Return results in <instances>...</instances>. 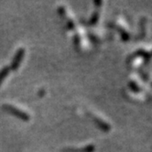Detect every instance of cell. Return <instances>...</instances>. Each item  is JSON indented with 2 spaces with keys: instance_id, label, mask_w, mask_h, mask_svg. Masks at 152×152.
<instances>
[{
  "instance_id": "obj_1",
  "label": "cell",
  "mask_w": 152,
  "mask_h": 152,
  "mask_svg": "<svg viewBox=\"0 0 152 152\" xmlns=\"http://www.w3.org/2000/svg\"><path fill=\"white\" fill-rule=\"evenodd\" d=\"M4 108H6L7 111H8L9 113H11V114L15 115L18 116V118L22 119V120L28 121V119H29L28 115H27L26 113H24V112H22V111L18 110V108H16V107H14V106H12V105H8V104H7V105L4 106Z\"/></svg>"
},
{
  "instance_id": "obj_2",
  "label": "cell",
  "mask_w": 152,
  "mask_h": 152,
  "mask_svg": "<svg viewBox=\"0 0 152 152\" xmlns=\"http://www.w3.org/2000/svg\"><path fill=\"white\" fill-rule=\"evenodd\" d=\"M24 56V50L23 49H19L16 54L15 56V59L13 60L12 61V69L13 70H17L19 63L21 62V61H22V58Z\"/></svg>"
},
{
  "instance_id": "obj_3",
  "label": "cell",
  "mask_w": 152,
  "mask_h": 152,
  "mask_svg": "<svg viewBox=\"0 0 152 152\" xmlns=\"http://www.w3.org/2000/svg\"><path fill=\"white\" fill-rule=\"evenodd\" d=\"M8 68H4L1 72H0V83H2V81H3V79L6 77V76L7 75V73H8Z\"/></svg>"
}]
</instances>
